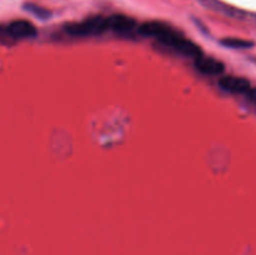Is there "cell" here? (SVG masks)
Here are the masks:
<instances>
[{
    "label": "cell",
    "instance_id": "6da1fadb",
    "mask_svg": "<svg viewBox=\"0 0 256 255\" xmlns=\"http://www.w3.org/2000/svg\"><path fill=\"white\" fill-rule=\"evenodd\" d=\"M158 40L160 42H162L164 45H166V46L172 48V49L176 50V52H179L182 55L194 58V59H198L199 56H202V49H200L199 45H196L192 40L184 38L182 34L175 32L172 28L169 32H165L162 36H160Z\"/></svg>",
    "mask_w": 256,
    "mask_h": 255
},
{
    "label": "cell",
    "instance_id": "7a4b0ae2",
    "mask_svg": "<svg viewBox=\"0 0 256 255\" xmlns=\"http://www.w3.org/2000/svg\"><path fill=\"white\" fill-rule=\"evenodd\" d=\"M108 30V18L92 16L80 22H72L66 26V32L75 36L98 35Z\"/></svg>",
    "mask_w": 256,
    "mask_h": 255
},
{
    "label": "cell",
    "instance_id": "3957f363",
    "mask_svg": "<svg viewBox=\"0 0 256 255\" xmlns=\"http://www.w3.org/2000/svg\"><path fill=\"white\" fill-rule=\"evenodd\" d=\"M136 28V22L126 15H112L108 18V29L119 34H128Z\"/></svg>",
    "mask_w": 256,
    "mask_h": 255
},
{
    "label": "cell",
    "instance_id": "277c9868",
    "mask_svg": "<svg viewBox=\"0 0 256 255\" xmlns=\"http://www.w3.org/2000/svg\"><path fill=\"white\" fill-rule=\"evenodd\" d=\"M219 85L222 90L229 92H234V94H242V92H248L252 86L250 82L244 78L238 76H224L219 80Z\"/></svg>",
    "mask_w": 256,
    "mask_h": 255
},
{
    "label": "cell",
    "instance_id": "5b68a950",
    "mask_svg": "<svg viewBox=\"0 0 256 255\" xmlns=\"http://www.w3.org/2000/svg\"><path fill=\"white\" fill-rule=\"evenodd\" d=\"M8 32L10 36L15 38V39H25V38L35 36L36 29L32 22H26V20H15L9 24Z\"/></svg>",
    "mask_w": 256,
    "mask_h": 255
},
{
    "label": "cell",
    "instance_id": "8992f818",
    "mask_svg": "<svg viewBox=\"0 0 256 255\" xmlns=\"http://www.w3.org/2000/svg\"><path fill=\"white\" fill-rule=\"evenodd\" d=\"M195 66L200 72L205 75H219L224 72V64L212 58L199 56L195 59Z\"/></svg>",
    "mask_w": 256,
    "mask_h": 255
},
{
    "label": "cell",
    "instance_id": "52a82bcc",
    "mask_svg": "<svg viewBox=\"0 0 256 255\" xmlns=\"http://www.w3.org/2000/svg\"><path fill=\"white\" fill-rule=\"evenodd\" d=\"M170 29L172 28L169 25L164 24L162 22H146L139 26V34L142 35V36L159 39L160 36H162Z\"/></svg>",
    "mask_w": 256,
    "mask_h": 255
},
{
    "label": "cell",
    "instance_id": "ba28073f",
    "mask_svg": "<svg viewBox=\"0 0 256 255\" xmlns=\"http://www.w3.org/2000/svg\"><path fill=\"white\" fill-rule=\"evenodd\" d=\"M222 44H224L225 46L234 48V49H246V48L252 46V42L238 39V38H228V39H224L222 40Z\"/></svg>",
    "mask_w": 256,
    "mask_h": 255
},
{
    "label": "cell",
    "instance_id": "9c48e42d",
    "mask_svg": "<svg viewBox=\"0 0 256 255\" xmlns=\"http://www.w3.org/2000/svg\"><path fill=\"white\" fill-rule=\"evenodd\" d=\"M26 9L32 10V12H34L35 14H39V15L44 14V15H48L46 10H42V9H40V8H38V6H32V5H28Z\"/></svg>",
    "mask_w": 256,
    "mask_h": 255
},
{
    "label": "cell",
    "instance_id": "30bf717a",
    "mask_svg": "<svg viewBox=\"0 0 256 255\" xmlns=\"http://www.w3.org/2000/svg\"><path fill=\"white\" fill-rule=\"evenodd\" d=\"M248 96H249V99L252 100V102H256V88H254V89H250L249 92H248Z\"/></svg>",
    "mask_w": 256,
    "mask_h": 255
}]
</instances>
